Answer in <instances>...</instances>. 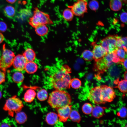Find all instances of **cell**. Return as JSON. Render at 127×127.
<instances>
[{
	"mask_svg": "<svg viewBox=\"0 0 127 127\" xmlns=\"http://www.w3.org/2000/svg\"><path fill=\"white\" fill-rule=\"evenodd\" d=\"M89 7L90 9L92 10H96L99 7V3L96 1H91L89 3Z\"/></svg>",
	"mask_w": 127,
	"mask_h": 127,
	"instance_id": "4dcf8cb0",
	"label": "cell"
},
{
	"mask_svg": "<svg viewBox=\"0 0 127 127\" xmlns=\"http://www.w3.org/2000/svg\"><path fill=\"white\" fill-rule=\"evenodd\" d=\"M20 18L24 19L29 16L30 15L31 12L28 10L23 9L20 11Z\"/></svg>",
	"mask_w": 127,
	"mask_h": 127,
	"instance_id": "1f68e13d",
	"label": "cell"
},
{
	"mask_svg": "<svg viewBox=\"0 0 127 127\" xmlns=\"http://www.w3.org/2000/svg\"><path fill=\"white\" fill-rule=\"evenodd\" d=\"M35 28L36 34L41 36H44L46 35L48 31V28L46 25L44 24L39 25Z\"/></svg>",
	"mask_w": 127,
	"mask_h": 127,
	"instance_id": "2e32d148",
	"label": "cell"
},
{
	"mask_svg": "<svg viewBox=\"0 0 127 127\" xmlns=\"http://www.w3.org/2000/svg\"><path fill=\"white\" fill-rule=\"evenodd\" d=\"M38 68L37 65L33 61H27L25 66L24 70L26 72L30 74L35 72Z\"/></svg>",
	"mask_w": 127,
	"mask_h": 127,
	"instance_id": "5bb4252c",
	"label": "cell"
},
{
	"mask_svg": "<svg viewBox=\"0 0 127 127\" xmlns=\"http://www.w3.org/2000/svg\"><path fill=\"white\" fill-rule=\"evenodd\" d=\"M126 108L124 107H122L118 113V115L121 118H124L127 116Z\"/></svg>",
	"mask_w": 127,
	"mask_h": 127,
	"instance_id": "d6a6232c",
	"label": "cell"
},
{
	"mask_svg": "<svg viewBox=\"0 0 127 127\" xmlns=\"http://www.w3.org/2000/svg\"><path fill=\"white\" fill-rule=\"evenodd\" d=\"M27 61H33L36 58L34 51L32 49L28 48L24 52L23 55Z\"/></svg>",
	"mask_w": 127,
	"mask_h": 127,
	"instance_id": "e0dca14e",
	"label": "cell"
},
{
	"mask_svg": "<svg viewBox=\"0 0 127 127\" xmlns=\"http://www.w3.org/2000/svg\"><path fill=\"white\" fill-rule=\"evenodd\" d=\"M127 13L125 12L122 13L120 16V18L121 21L124 23L127 22Z\"/></svg>",
	"mask_w": 127,
	"mask_h": 127,
	"instance_id": "d590c367",
	"label": "cell"
},
{
	"mask_svg": "<svg viewBox=\"0 0 127 127\" xmlns=\"http://www.w3.org/2000/svg\"><path fill=\"white\" fill-rule=\"evenodd\" d=\"M7 28L6 24L4 22L0 21V32H4L5 31Z\"/></svg>",
	"mask_w": 127,
	"mask_h": 127,
	"instance_id": "836d02e7",
	"label": "cell"
},
{
	"mask_svg": "<svg viewBox=\"0 0 127 127\" xmlns=\"http://www.w3.org/2000/svg\"><path fill=\"white\" fill-rule=\"evenodd\" d=\"M114 52L121 61L127 58V50L122 48H118Z\"/></svg>",
	"mask_w": 127,
	"mask_h": 127,
	"instance_id": "603a6c76",
	"label": "cell"
},
{
	"mask_svg": "<svg viewBox=\"0 0 127 127\" xmlns=\"http://www.w3.org/2000/svg\"><path fill=\"white\" fill-rule=\"evenodd\" d=\"M103 108L100 106H96L93 107L91 114L92 116L96 118H99L104 114Z\"/></svg>",
	"mask_w": 127,
	"mask_h": 127,
	"instance_id": "ac0fdd59",
	"label": "cell"
},
{
	"mask_svg": "<svg viewBox=\"0 0 127 127\" xmlns=\"http://www.w3.org/2000/svg\"><path fill=\"white\" fill-rule=\"evenodd\" d=\"M0 127H10V125L8 123L4 122L2 123H1L0 125Z\"/></svg>",
	"mask_w": 127,
	"mask_h": 127,
	"instance_id": "74e56055",
	"label": "cell"
},
{
	"mask_svg": "<svg viewBox=\"0 0 127 127\" xmlns=\"http://www.w3.org/2000/svg\"><path fill=\"white\" fill-rule=\"evenodd\" d=\"M23 107L22 101L16 96H14L7 100L3 108L8 112L10 116L13 117L15 113L21 111Z\"/></svg>",
	"mask_w": 127,
	"mask_h": 127,
	"instance_id": "5b68a950",
	"label": "cell"
},
{
	"mask_svg": "<svg viewBox=\"0 0 127 127\" xmlns=\"http://www.w3.org/2000/svg\"><path fill=\"white\" fill-rule=\"evenodd\" d=\"M24 77L23 74L20 71H17L13 73L12 75L13 80L15 83H20L23 82Z\"/></svg>",
	"mask_w": 127,
	"mask_h": 127,
	"instance_id": "7402d4cb",
	"label": "cell"
},
{
	"mask_svg": "<svg viewBox=\"0 0 127 127\" xmlns=\"http://www.w3.org/2000/svg\"><path fill=\"white\" fill-rule=\"evenodd\" d=\"M122 2H123L125 3H126L127 2V0H121Z\"/></svg>",
	"mask_w": 127,
	"mask_h": 127,
	"instance_id": "b9f144b4",
	"label": "cell"
},
{
	"mask_svg": "<svg viewBox=\"0 0 127 127\" xmlns=\"http://www.w3.org/2000/svg\"><path fill=\"white\" fill-rule=\"evenodd\" d=\"M4 12L5 14L9 17H13L15 13V10L14 8L12 6L8 5L4 8Z\"/></svg>",
	"mask_w": 127,
	"mask_h": 127,
	"instance_id": "484cf974",
	"label": "cell"
},
{
	"mask_svg": "<svg viewBox=\"0 0 127 127\" xmlns=\"http://www.w3.org/2000/svg\"><path fill=\"white\" fill-rule=\"evenodd\" d=\"M121 60L114 52L108 53L102 58L96 61L95 66L100 71H104L113 63H120Z\"/></svg>",
	"mask_w": 127,
	"mask_h": 127,
	"instance_id": "277c9868",
	"label": "cell"
},
{
	"mask_svg": "<svg viewBox=\"0 0 127 127\" xmlns=\"http://www.w3.org/2000/svg\"><path fill=\"white\" fill-rule=\"evenodd\" d=\"M27 61L23 55L18 54L15 56L12 65L16 71H22L24 70Z\"/></svg>",
	"mask_w": 127,
	"mask_h": 127,
	"instance_id": "9c48e42d",
	"label": "cell"
},
{
	"mask_svg": "<svg viewBox=\"0 0 127 127\" xmlns=\"http://www.w3.org/2000/svg\"><path fill=\"white\" fill-rule=\"evenodd\" d=\"M122 65H123L124 67L126 69L127 68V59L126 58L123 60L121 62Z\"/></svg>",
	"mask_w": 127,
	"mask_h": 127,
	"instance_id": "8d00e7d4",
	"label": "cell"
},
{
	"mask_svg": "<svg viewBox=\"0 0 127 127\" xmlns=\"http://www.w3.org/2000/svg\"><path fill=\"white\" fill-rule=\"evenodd\" d=\"M29 23L35 28L40 24L51 25L54 23L49 14L36 7L34 8L33 16L30 18Z\"/></svg>",
	"mask_w": 127,
	"mask_h": 127,
	"instance_id": "3957f363",
	"label": "cell"
},
{
	"mask_svg": "<svg viewBox=\"0 0 127 127\" xmlns=\"http://www.w3.org/2000/svg\"><path fill=\"white\" fill-rule=\"evenodd\" d=\"M92 52L94 59L96 61L102 58L108 53L100 45L97 44L94 46Z\"/></svg>",
	"mask_w": 127,
	"mask_h": 127,
	"instance_id": "8fae6325",
	"label": "cell"
},
{
	"mask_svg": "<svg viewBox=\"0 0 127 127\" xmlns=\"http://www.w3.org/2000/svg\"><path fill=\"white\" fill-rule=\"evenodd\" d=\"M70 86L74 89L79 88L81 85L80 80L77 78H74L71 79L70 83Z\"/></svg>",
	"mask_w": 127,
	"mask_h": 127,
	"instance_id": "f546056e",
	"label": "cell"
},
{
	"mask_svg": "<svg viewBox=\"0 0 127 127\" xmlns=\"http://www.w3.org/2000/svg\"><path fill=\"white\" fill-rule=\"evenodd\" d=\"M2 96V94L1 92L0 91V99L1 98Z\"/></svg>",
	"mask_w": 127,
	"mask_h": 127,
	"instance_id": "7bdbcfd3",
	"label": "cell"
},
{
	"mask_svg": "<svg viewBox=\"0 0 127 127\" xmlns=\"http://www.w3.org/2000/svg\"><path fill=\"white\" fill-rule=\"evenodd\" d=\"M5 72L0 69V84L4 82L5 79Z\"/></svg>",
	"mask_w": 127,
	"mask_h": 127,
	"instance_id": "e575fe53",
	"label": "cell"
},
{
	"mask_svg": "<svg viewBox=\"0 0 127 127\" xmlns=\"http://www.w3.org/2000/svg\"><path fill=\"white\" fill-rule=\"evenodd\" d=\"M36 95L34 90L32 89H28L24 94V100L26 102L31 103L34 100Z\"/></svg>",
	"mask_w": 127,
	"mask_h": 127,
	"instance_id": "4fadbf2b",
	"label": "cell"
},
{
	"mask_svg": "<svg viewBox=\"0 0 127 127\" xmlns=\"http://www.w3.org/2000/svg\"><path fill=\"white\" fill-rule=\"evenodd\" d=\"M127 71L125 72L124 75V79L127 80Z\"/></svg>",
	"mask_w": 127,
	"mask_h": 127,
	"instance_id": "60d3db41",
	"label": "cell"
},
{
	"mask_svg": "<svg viewBox=\"0 0 127 127\" xmlns=\"http://www.w3.org/2000/svg\"><path fill=\"white\" fill-rule=\"evenodd\" d=\"M71 98L70 95L64 90H56L50 94L48 103L53 108L57 109L70 105Z\"/></svg>",
	"mask_w": 127,
	"mask_h": 127,
	"instance_id": "7a4b0ae2",
	"label": "cell"
},
{
	"mask_svg": "<svg viewBox=\"0 0 127 127\" xmlns=\"http://www.w3.org/2000/svg\"><path fill=\"white\" fill-rule=\"evenodd\" d=\"M127 80L124 79L120 81L118 84V88L119 90L123 93L127 91Z\"/></svg>",
	"mask_w": 127,
	"mask_h": 127,
	"instance_id": "83f0119b",
	"label": "cell"
},
{
	"mask_svg": "<svg viewBox=\"0 0 127 127\" xmlns=\"http://www.w3.org/2000/svg\"><path fill=\"white\" fill-rule=\"evenodd\" d=\"M83 58L87 61H90L94 58L93 54L92 52L89 50H85L82 54Z\"/></svg>",
	"mask_w": 127,
	"mask_h": 127,
	"instance_id": "4316f807",
	"label": "cell"
},
{
	"mask_svg": "<svg viewBox=\"0 0 127 127\" xmlns=\"http://www.w3.org/2000/svg\"><path fill=\"white\" fill-rule=\"evenodd\" d=\"M93 107L92 105L90 103H86L82 106V111L86 114H89L91 113Z\"/></svg>",
	"mask_w": 127,
	"mask_h": 127,
	"instance_id": "f1b7e54d",
	"label": "cell"
},
{
	"mask_svg": "<svg viewBox=\"0 0 127 127\" xmlns=\"http://www.w3.org/2000/svg\"><path fill=\"white\" fill-rule=\"evenodd\" d=\"M36 95L37 99L41 101H45L48 98V93L47 91L44 89H42L39 90Z\"/></svg>",
	"mask_w": 127,
	"mask_h": 127,
	"instance_id": "cb8c5ba5",
	"label": "cell"
},
{
	"mask_svg": "<svg viewBox=\"0 0 127 127\" xmlns=\"http://www.w3.org/2000/svg\"><path fill=\"white\" fill-rule=\"evenodd\" d=\"M27 118L26 114L21 111L16 113L15 116L16 122L20 124L24 123L27 121Z\"/></svg>",
	"mask_w": 127,
	"mask_h": 127,
	"instance_id": "44dd1931",
	"label": "cell"
},
{
	"mask_svg": "<svg viewBox=\"0 0 127 127\" xmlns=\"http://www.w3.org/2000/svg\"><path fill=\"white\" fill-rule=\"evenodd\" d=\"M117 46L118 48L124 49L127 50V37L116 36Z\"/></svg>",
	"mask_w": 127,
	"mask_h": 127,
	"instance_id": "d6986e66",
	"label": "cell"
},
{
	"mask_svg": "<svg viewBox=\"0 0 127 127\" xmlns=\"http://www.w3.org/2000/svg\"><path fill=\"white\" fill-rule=\"evenodd\" d=\"M8 3L11 4H13L15 3L16 0H6Z\"/></svg>",
	"mask_w": 127,
	"mask_h": 127,
	"instance_id": "ab89813d",
	"label": "cell"
},
{
	"mask_svg": "<svg viewBox=\"0 0 127 127\" xmlns=\"http://www.w3.org/2000/svg\"><path fill=\"white\" fill-rule=\"evenodd\" d=\"M74 15L71 9L68 8L64 9L62 12L63 18L67 21H71L73 18Z\"/></svg>",
	"mask_w": 127,
	"mask_h": 127,
	"instance_id": "ffe728a7",
	"label": "cell"
},
{
	"mask_svg": "<svg viewBox=\"0 0 127 127\" xmlns=\"http://www.w3.org/2000/svg\"><path fill=\"white\" fill-rule=\"evenodd\" d=\"M59 119L57 114L53 112L48 113L45 118L46 123L49 125H54L57 123Z\"/></svg>",
	"mask_w": 127,
	"mask_h": 127,
	"instance_id": "7c38bea8",
	"label": "cell"
},
{
	"mask_svg": "<svg viewBox=\"0 0 127 127\" xmlns=\"http://www.w3.org/2000/svg\"><path fill=\"white\" fill-rule=\"evenodd\" d=\"M3 50L0 59V69L6 72V69L12 65L15 55L13 52L6 48L5 44L3 45Z\"/></svg>",
	"mask_w": 127,
	"mask_h": 127,
	"instance_id": "8992f818",
	"label": "cell"
},
{
	"mask_svg": "<svg viewBox=\"0 0 127 127\" xmlns=\"http://www.w3.org/2000/svg\"><path fill=\"white\" fill-rule=\"evenodd\" d=\"M4 38L3 35L0 32V44L2 43L3 41Z\"/></svg>",
	"mask_w": 127,
	"mask_h": 127,
	"instance_id": "f35d334b",
	"label": "cell"
},
{
	"mask_svg": "<svg viewBox=\"0 0 127 127\" xmlns=\"http://www.w3.org/2000/svg\"><path fill=\"white\" fill-rule=\"evenodd\" d=\"M116 36H109L103 39L100 45L107 53L114 52L118 48L117 46Z\"/></svg>",
	"mask_w": 127,
	"mask_h": 127,
	"instance_id": "ba28073f",
	"label": "cell"
},
{
	"mask_svg": "<svg viewBox=\"0 0 127 127\" xmlns=\"http://www.w3.org/2000/svg\"><path fill=\"white\" fill-rule=\"evenodd\" d=\"M49 80L55 90H64L70 87V69L64 65H57L50 68Z\"/></svg>",
	"mask_w": 127,
	"mask_h": 127,
	"instance_id": "6da1fadb",
	"label": "cell"
},
{
	"mask_svg": "<svg viewBox=\"0 0 127 127\" xmlns=\"http://www.w3.org/2000/svg\"><path fill=\"white\" fill-rule=\"evenodd\" d=\"M87 2L86 0H77L72 5H68L74 15L77 16H82L87 12Z\"/></svg>",
	"mask_w": 127,
	"mask_h": 127,
	"instance_id": "52a82bcc",
	"label": "cell"
},
{
	"mask_svg": "<svg viewBox=\"0 0 127 127\" xmlns=\"http://www.w3.org/2000/svg\"><path fill=\"white\" fill-rule=\"evenodd\" d=\"M71 106L67 105L57 109L59 119L60 121L65 122L69 118L72 110Z\"/></svg>",
	"mask_w": 127,
	"mask_h": 127,
	"instance_id": "30bf717a",
	"label": "cell"
},
{
	"mask_svg": "<svg viewBox=\"0 0 127 127\" xmlns=\"http://www.w3.org/2000/svg\"><path fill=\"white\" fill-rule=\"evenodd\" d=\"M122 2L121 0H110L109 3L110 8L115 12L120 10L122 7Z\"/></svg>",
	"mask_w": 127,
	"mask_h": 127,
	"instance_id": "9a60e30c",
	"label": "cell"
},
{
	"mask_svg": "<svg viewBox=\"0 0 127 127\" xmlns=\"http://www.w3.org/2000/svg\"><path fill=\"white\" fill-rule=\"evenodd\" d=\"M69 118L73 121L79 123L81 119L80 115L78 111L75 110H71Z\"/></svg>",
	"mask_w": 127,
	"mask_h": 127,
	"instance_id": "d4e9b609",
	"label": "cell"
}]
</instances>
